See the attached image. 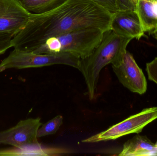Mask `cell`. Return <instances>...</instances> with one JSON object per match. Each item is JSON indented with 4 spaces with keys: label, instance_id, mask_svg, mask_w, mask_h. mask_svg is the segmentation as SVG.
Here are the masks:
<instances>
[{
    "label": "cell",
    "instance_id": "cell-5",
    "mask_svg": "<svg viewBox=\"0 0 157 156\" xmlns=\"http://www.w3.org/2000/svg\"><path fill=\"white\" fill-rule=\"evenodd\" d=\"M157 119V107L146 108L140 112L131 115L107 130L84 139L82 142L86 143H98L115 140L132 133L139 134L147 125Z\"/></svg>",
    "mask_w": 157,
    "mask_h": 156
},
{
    "label": "cell",
    "instance_id": "cell-2",
    "mask_svg": "<svg viewBox=\"0 0 157 156\" xmlns=\"http://www.w3.org/2000/svg\"><path fill=\"white\" fill-rule=\"evenodd\" d=\"M132 39L112 30L105 31L101 42L92 53L87 57L80 59L78 70L84 77L90 100L96 97L95 92L101 70L107 65L121 59Z\"/></svg>",
    "mask_w": 157,
    "mask_h": 156
},
{
    "label": "cell",
    "instance_id": "cell-9",
    "mask_svg": "<svg viewBox=\"0 0 157 156\" xmlns=\"http://www.w3.org/2000/svg\"><path fill=\"white\" fill-rule=\"evenodd\" d=\"M111 29L121 35L139 40L144 35L140 18L136 11H119L113 14Z\"/></svg>",
    "mask_w": 157,
    "mask_h": 156
},
{
    "label": "cell",
    "instance_id": "cell-3",
    "mask_svg": "<svg viewBox=\"0 0 157 156\" xmlns=\"http://www.w3.org/2000/svg\"><path fill=\"white\" fill-rule=\"evenodd\" d=\"M104 31L96 27L81 28L48 38L32 51L36 54L70 53L82 59L98 45Z\"/></svg>",
    "mask_w": 157,
    "mask_h": 156
},
{
    "label": "cell",
    "instance_id": "cell-18",
    "mask_svg": "<svg viewBox=\"0 0 157 156\" xmlns=\"http://www.w3.org/2000/svg\"><path fill=\"white\" fill-rule=\"evenodd\" d=\"M13 38L9 36H0V55L13 47L12 41Z\"/></svg>",
    "mask_w": 157,
    "mask_h": 156
},
{
    "label": "cell",
    "instance_id": "cell-4",
    "mask_svg": "<svg viewBox=\"0 0 157 156\" xmlns=\"http://www.w3.org/2000/svg\"><path fill=\"white\" fill-rule=\"evenodd\" d=\"M80 59L70 53L36 54L14 49L0 64V72L8 69L40 67L54 65H65L78 69Z\"/></svg>",
    "mask_w": 157,
    "mask_h": 156
},
{
    "label": "cell",
    "instance_id": "cell-1",
    "mask_svg": "<svg viewBox=\"0 0 157 156\" xmlns=\"http://www.w3.org/2000/svg\"><path fill=\"white\" fill-rule=\"evenodd\" d=\"M113 14L89 0H66L51 11L33 14L12 39L15 49L32 52L48 38L81 28L111 30Z\"/></svg>",
    "mask_w": 157,
    "mask_h": 156
},
{
    "label": "cell",
    "instance_id": "cell-19",
    "mask_svg": "<svg viewBox=\"0 0 157 156\" xmlns=\"http://www.w3.org/2000/svg\"><path fill=\"white\" fill-rule=\"evenodd\" d=\"M152 34H153L154 38L156 39L157 41V30L156 31H155L154 33H152Z\"/></svg>",
    "mask_w": 157,
    "mask_h": 156
},
{
    "label": "cell",
    "instance_id": "cell-11",
    "mask_svg": "<svg viewBox=\"0 0 157 156\" xmlns=\"http://www.w3.org/2000/svg\"><path fill=\"white\" fill-rule=\"evenodd\" d=\"M136 11L145 32L157 30V0H137Z\"/></svg>",
    "mask_w": 157,
    "mask_h": 156
},
{
    "label": "cell",
    "instance_id": "cell-17",
    "mask_svg": "<svg viewBox=\"0 0 157 156\" xmlns=\"http://www.w3.org/2000/svg\"><path fill=\"white\" fill-rule=\"evenodd\" d=\"M120 11H136L137 0H116Z\"/></svg>",
    "mask_w": 157,
    "mask_h": 156
},
{
    "label": "cell",
    "instance_id": "cell-10",
    "mask_svg": "<svg viewBox=\"0 0 157 156\" xmlns=\"http://www.w3.org/2000/svg\"><path fill=\"white\" fill-rule=\"evenodd\" d=\"M121 156H157V146L146 136L137 134L124 143Z\"/></svg>",
    "mask_w": 157,
    "mask_h": 156
},
{
    "label": "cell",
    "instance_id": "cell-20",
    "mask_svg": "<svg viewBox=\"0 0 157 156\" xmlns=\"http://www.w3.org/2000/svg\"><path fill=\"white\" fill-rule=\"evenodd\" d=\"M155 144L157 146V141H156V142Z\"/></svg>",
    "mask_w": 157,
    "mask_h": 156
},
{
    "label": "cell",
    "instance_id": "cell-15",
    "mask_svg": "<svg viewBox=\"0 0 157 156\" xmlns=\"http://www.w3.org/2000/svg\"><path fill=\"white\" fill-rule=\"evenodd\" d=\"M109 13H114L120 11L116 0H89Z\"/></svg>",
    "mask_w": 157,
    "mask_h": 156
},
{
    "label": "cell",
    "instance_id": "cell-13",
    "mask_svg": "<svg viewBox=\"0 0 157 156\" xmlns=\"http://www.w3.org/2000/svg\"><path fill=\"white\" fill-rule=\"evenodd\" d=\"M40 144L27 146L20 148L0 150V156L48 155Z\"/></svg>",
    "mask_w": 157,
    "mask_h": 156
},
{
    "label": "cell",
    "instance_id": "cell-8",
    "mask_svg": "<svg viewBox=\"0 0 157 156\" xmlns=\"http://www.w3.org/2000/svg\"><path fill=\"white\" fill-rule=\"evenodd\" d=\"M42 125L40 118H29L20 121L15 126L0 132V144L20 148L37 144V133Z\"/></svg>",
    "mask_w": 157,
    "mask_h": 156
},
{
    "label": "cell",
    "instance_id": "cell-14",
    "mask_svg": "<svg viewBox=\"0 0 157 156\" xmlns=\"http://www.w3.org/2000/svg\"><path fill=\"white\" fill-rule=\"evenodd\" d=\"M63 117L58 115L41 125L37 133V138L54 134L59 129L63 124Z\"/></svg>",
    "mask_w": 157,
    "mask_h": 156
},
{
    "label": "cell",
    "instance_id": "cell-7",
    "mask_svg": "<svg viewBox=\"0 0 157 156\" xmlns=\"http://www.w3.org/2000/svg\"><path fill=\"white\" fill-rule=\"evenodd\" d=\"M32 15L24 8L18 0H0V36L14 37Z\"/></svg>",
    "mask_w": 157,
    "mask_h": 156
},
{
    "label": "cell",
    "instance_id": "cell-12",
    "mask_svg": "<svg viewBox=\"0 0 157 156\" xmlns=\"http://www.w3.org/2000/svg\"><path fill=\"white\" fill-rule=\"evenodd\" d=\"M66 0H18L22 6L32 14H40L51 11Z\"/></svg>",
    "mask_w": 157,
    "mask_h": 156
},
{
    "label": "cell",
    "instance_id": "cell-6",
    "mask_svg": "<svg viewBox=\"0 0 157 156\" xmlns=\"http://www.w3.org/2000/svg\"><path fill=\"white\" fill-rule=\"evenodd\" d=\"M112 66L119 81L125 88L140 95L146 92V78L130 52L126 51L122 58Z\"/></svg>",
    "mask_w": 157,
    "mask_h": 156
},
{
    "label": "cell",
    "instance_id": "cell-16",
    "mask_svg": "<svg viewBox=\"0 0 157 156\" xmlns=\"http://www.w3.org/2000/svg\"><path fill=\"white\" fill-rule=\"evenodd\" d=\"M146 71L148 79L154 82L157 85V57L155 58L151 62L147 63Z\"/></svg>",
    "mask_w": 157,
    "mask_h": 156
}]
</instances>
